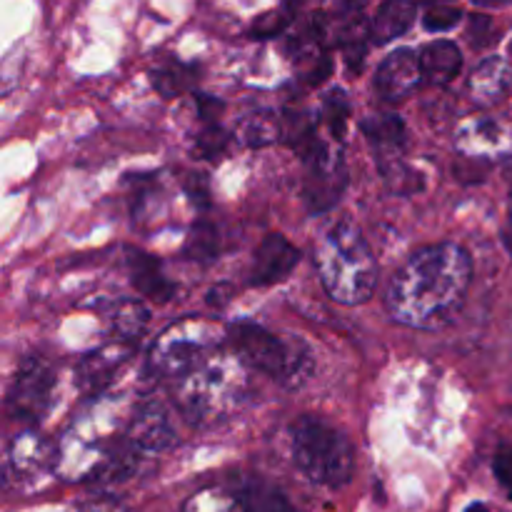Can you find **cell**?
Segmentation results:
<instances>
[{"instance_id":"obj_1","label":"cell","mask_w":512,"mask_h":512,"mask_svg":"<svg viewBox=\"0 0 512 512\" xmlns=\"http://www.w3.org/2000/svg\"><path fill=\"white\" fill-rule=\"evenodd\" d=\"M473 263L455 243H438L410 255L388 285V310L415 330H440L465 305Z\"/></svg>"},{"instance_id":"obj_2","label":"cell","mask_w":512,"mask_h":512,"mask_svg":"<svg viewBox=\"0 0 512 512\" xmlns=\"http://www.w3.org/2000/svg\"><path fill=\"white\" fill-rule=\"evenodd\" d=\"M133 408L125 395H93L60 438L55 475L68 483L128 478L140 455L128 438Z\"/></svg>"},{"instance_id":"obj_3","label":"cell","mask_w":512,"mask_h":512,"mask_svg":"<svg viewBox=\"0 0 512 512\" xmlns=\"http://www.w3.org/2000/svg\"><path fill=\"white\" fill-rule=\"evenodd\" d=\"M250 393L248 363L238 353H210L178 378L175 405L195 428H213L233 418Z\"/></svg>"},{"instance_id":"obj_4","label":"cell","mask_w":512,"mask_h":512,"mask_svg":"<svg viewBox=\"0 0 512 512\" xmlns=\"http://www.w3.org/2000/svg\"><path fill=\"white\" fill-rule=\"evenodd\" d=\"M320 280L333 300L343 305L368 303L378 285V260L353 220H340L315 248Z\"/></svg>"},{"instance_id":"obj_5","label":"cell","mask_w":512,"mask_h":512,"mask_svg":"<svg viewBox=\"0 0 512 512\" xmlns=\"http://www.w3.org/2000/svg\"><path fill=\"white\" fill-rule=\"evenodd\" d=\"M293 460L310 483L325 488H343L355 470V450L348 435L313 415L295 423Z\"/></svg>"},{"instance_id":"obj_6","label":"cell","mask_w":512,"mask_h":512,"mask_svg":"<svg viewBox=\"0 0 512 512\" xmlns=\"http://www.w3.org/2000/svg\"><path fill=\"white\" fill-rule=\"evenodd\" d=\"M235 353L248 368L263 370L285 388H300L310 380L315 368L313 350L298 338H278L255 323H238L228 330Z\"/></svg>"},{"instance_id":"obj_7","label":"cell","mask_w":512,"mask_h":512,"mask_svg":"<svg viewBox=\"0 0 512 512\" xmlns=\"http://www.w3.org/2000/svg\"><path fill=\"white\" fill-rule=\"evenodd\" d=\"M228 338L223 325L205 318H185L168 325L155 338L148 353L150 373L158 378H183L188 370L203 363Z\"/></svg>"},{"instance_id":"obj_8","label":"cell","mask_w":512,"mask_h":512,"mask_svg":"<svg viewBox=\"0 0 512 512\" xmlns=\"http://www.w3.org/2000/svg\"><path fill=\"white\" fill-rule=\"evenodd\" d=\"M305 165H308V178H305V200L313 210H328L340 200L345 190V160L343 150L325 145L323 140L313 138L300 148Z\"/></svg>"},{"instance_id":"obj_9","label":"cell","mask_w":512,"mask_h":512,"mask_svg":"<svg viewBox=\"0 0 512 512\" xmlns=\"http://www.w3.org/2000/svg\"><path fill=\"white\" fill-rule=\"evenodd\" d=\"M55 390V370L45 358L30 355L18 365L8 388V410L13 418L38 423L45 418Z\"/></svg>"},{"instance_id":"obj_10","label":"cell","mask_w":512,"mask_h":512,"mask_svg":"<svg viewBox=\"0 0 512 512\" xmlns=\"http://www.w3.org/2000/svg\"><path fill=\"white\" fill-rule=\"evenodd\" d=\"M128 438L140 453H163L175 445L178 430H175L168 408L160 400L148 398L135 403L133 415H130Z\"/></svg>"},{"instance_id":"obj_11","label":"cell","mask_w":512,"mask_h":512,"mask_svg":"<svg viewBox=\"0 0 512 512\" xmlns=\"http://www.w3.org/2000/svg\"><path fill=\"white\" fill-rule=\"evenodd\" d=\"M130 355H133V343H125V340H115V343H108L88 353L80 360L78 373H75L78 375L75 378L78 388L88 393L90 398L105 393V388L113 383L115 373L130 360Z\"/></svg>"},{"instance_id":"obj_12","label":"cell","mask_w":512,"mask_h":512,"mask_svg":"<svg viewBox=\"0 0 512 512\" xmlns=\"http://www.w3.org/2000/svg\"><path fill=\"white\" fill-rule=\"evenodd\" d=\"M58 445L50 443L38 430L18 433L8 445V468L18 480H33L38 475L55 470Z\"/></svg>"},{"instance_id":"obj_13","label":"cell","mask_w":512,"mask_h":512,"mask_svg":"<svg viewBox=\"0 0 512 512\" xmlns=\"http://www.w3.org/2000/svg\"><path fill=\"white\" fill-rule=\"evenodd\" d=\"M423 78L425 75L420 55L403 48L390 53L388 58L380 63L378 75H375V88L383 95V100H388V103H400V100H405L415 88H418Z\"/></svg>"},{"instance_id":"obj_14","label":"cell","mask_w":512,"mask_h":512,"mask_svg":"<svg viewBox=\"0 0 512 512\" xmlns=\"http://www.w3.org/2000/svg\"><path fill=\"white\" fill-rule=\"evenodd\" d=\"M300 253L290 240L283 235L270 233L263 243L258 245V253L253 260V283L255 285H273L288 278L298 265Z\"/></svg>"},{"instance_id":"obj_15","label":"cell","mask_w":512,"mask_h":512,"mask_svg":"<svg viewBox=\"0 0 512 512\" xmlns=\"http://www.w3.org/2000/svg\"><path fill=\"white\" fill-rule=\"evenodd\" d=\"M512 88V65L503 58H485L468 80V93L480 108L498 105Z\"/></svg>"},{"instance_id":"obj_16","label":"cell","mask_w":512,"mask_h":512,"mask_svg":"<svg viewBox=\"0 0 512 512\" xmlns=\"http://www.w3.org/2000/svg\"><path fill=\"white\" fill-rule=\"evenodd\" d=\"M363 133L373 145L378 163L403 158L405 153V125L398 115H370L363 120Z\"/></svg>"},{"instance_id":"obj_17","label":"cell","mask_w":512,"mask_h":512,"mask_svg":"<svg viewBox=\"0 0 512 512\" xmlns=\"http://www.w3.org/2000/svg\"><path fill=\"white\" fill-rule=\"evenodd\" d=\"M508 135L498 120H468L458 130V150L468 158H490L488 153H498L508 145Z\"/></svg>"},{"instance_id":"obj_18","label":"cell","mask_w":512,"mask_h":512,"mask_svg":"<svg viewBox=\"0 0 512 512\" xmlns=\"http://www.w3.org/2000/svg\"><path fill=\"white\" fill-rule=\"evenodd\" d=\"M423 75L433 85H450L463 70V55L450 40H435L420 53Z\"/></svg>"},{"instance_id":"obj_19","label":"cell","mask_w":512,"mask_h":512,"mask_svg":"<svg viewBox=\"0 0 512 512\" xmlns=\"http://www.w3.org/2000/svg\"><path fill=\"white\" fill-rule=\"evenodd\" d=\"M128 268H130V280L138 288L140 295L150 300H158V303H165L173 295V283L163 275L160 265L155 263L150 255L138 253V250H130L128 255Z\"/></svg>"},{"instance_id":"obj_20","label":"cell","mask_w":512,"mask_h":512,"mask_svg":"<svg viewBox=\"0 0 512 512\" xmlns=\"http://www.w3.org/2000/svg\"><path fill=\"white\" fill-rule=\"evenodd\" d=\"M418 15L415 0H383L373 20V40L375 43H390L410 30Z\"/></svg>"},{"instance_id":"obj_21","label":"cell","mask_w":512,"mask_h":512,"mask_svg":"<svg viewBox=\"0 0 512 512\" xmlns=\"http://www.w3.org/2000/svg\"><path fill=\"white\" fill-rule=\"evenodd\" d=\"M235 495L245 512H293L288 495L265 478H245Z\"/></svg>"},{"instance_id":"obj_22","label":"cell","mask_w":512,"mask_h":512,"mask_svg":"<svg viewBox=\"0 0 512 512\" xmlns=\"http://www.w3.org/2000/svg\"><path fill=\"white\" fill-rule=\"evenodd\" d=\"M110 328L118 335V340H125V343H133L138 335H143L145 325H148L150 313L140 300H120L110 308L108 313Z\"/></svg>"},{"instance_id":"obj_23","label":"cell","mask_w":512,"mask_h":512,"mask_svg":"<svg viewBox=\"0 0 512 512\" xmlns=\"http://www.w3.org/2000/svg\"><path fill=\"white\" fill-rule=\"evenodd\" d=\"M235 135L248 148H265L283 135V123L268 110H260V113H250L248 118L240 120Z\"/></svg>"},{"instance_id":"obj_24","label":"cell","mask_w":512,"mask_h":512,"mask_svg":"<svg viewBox=\"0 0 512 512\" xmlns=\"http://www.w3.org/2000/svg\"><path fill=\"white\" fill-rule=\"evenodd\" d=\"M198 80V70L190 68V65L183 63H173V65H163L153 73V85L160 95L165 98H175V95L185 93L190 90Z\"/></svg>"},{"instance_id":"obj_25","label":"cell","mask_w":512,"mask_h":512,"mask_svg":"<svg viewBox=\"0 0 512 512\" xmlns=\"http://www.w3.org/2000/svg\"><path fill=\"white\" fill-rule=\"evenodd\" d=\"M180 512H245L238 495L223 488H203L185 500Z\"/></svg>"},{"instance_id":"obj_26","label":"cell","mask_w":512,"mask_h":512,"mask_svg":"<svg viewBox=\"0 0 512 512\" xmlns=\"http://www.w3.org/2000/svg\"><path fill=\"white\" fill-rule=\"evenodd\" d=\"M378 168H380V175H383L385 185H388L390 190H395V193L410 195V193H418V190L423 188V178H420V173H415L410 165H405L403 158L388 160V163H378Z\"/></svg>"},{"instance_id":"obj_27","label":"cell","mask_w":512,"mask_h":512,"mask_svg":"<svg viewBox=\"0 0 512 512\" xmlns=\"http://www.w3.org/2000/svg\"><path fill=\"white\" fill-rule=\"evenodd\" d=\"M185 250H188V258L195 260V263H210L220 250V240L213 225L208 223L195 225V228L190 230L188 248Z\"/></svg>"},{"instance_id":"obj_28","label":"cell","mask_w":512,"mask_h":512,"mask_svg":"<svg viewBox=\"0 0 512 512\" xmlns=\"http://www.w3.org/2000/svg\"><path fill=\"white\" fill-rule=\"evenodd\" d=\"M323 115H325V125L333 130V138H343L345 123H348L350 118V105L343 90H333V93L325 98Z\"/></svg>"},{"instance_id":"obj_29","label":"cell","mask_w":512,"mask_h":512,"mask_svg":"<svg viewBox=\"0 0 512 512\" xmlns=\"http://www.w3.org/2000/svg\"><path fill=\"white\" fill-rule=\"evenodd\" d=\"M225 148H228V133H225L220 125L205 123V128L200 130L198 135V153L203 155V158H215V155L223 153Z\"/></svg>"},{"instance_id":"obj_30","label":"cell","mask_w":512,"mask_h":512,"mask_svg":"<svg viewBox=\"0 0 512 512\" xmlns=\"http://www.w3.org/2000/svg\"><path fill=\"white\" fill-rule=\"evenodd\" d=\"M288 23H290L288 10H270V13L260 15V18L255 20L250 33H253L255 38H275V35H280L285 28H288Z\"/></svg>"},{"instance_id":"obj_31","label":"cell","mask_w":512,"mask_h":512,"mask_svg":"<svg viewBox=\"0 0 512 512\" xmlns=\"http://www.w3.org/2000/svg\"><path fill=\"white\" fill-rule=\"evenodd\" d=\"M463 13L458 8H448V5H435L428 13L423 15L425 28L433 30V33H440V30H450L460 23Z\"/></svg>"},{"instance_id":"obj_32","label":"cell","mask_w":512,"mask_h":512,"mask_svg":"<svg viewBox=\"0 0 512 512\" xmlns=\"http://www.w3.org/2000/svg\"><path fill=\"white\" fill-rule=\"evenodd\" d=\"M493 473L495 478H498L500 488H503L505 495L512 500V445H503V448L495 453Z\"/></svg>"},{"instance_id":"obj_33","label":"cell","mask_w":512,"mask_h":512,"mask_svg":"<svg viewBox=\"0 0 512 512\" xmlns=\"http://www.w3.org/2000/svg\"><path fill=\"white\" fill-rule=\"evenodd\" d=\"M185 190H188L190 200H193L195 205H208V178H205L203 173H190V178L185 180Z\"/></svg>"},{"instance_id":"obj_34","label":"cell","mask_w":512,"mask_h":512,"mask_svg":"<svg viewBox=\"0 0 512 512\" xmlns=\"http://www.w3.org/2000/svg\"><path fill=\"white\" fill-rule=\"evenodd\" d=\"M78 512H125V508H123V503H118L115 498H98V500H90V503H85Z\"/></svg>"},{"instance_id":"obj_35","label":"cell","mask_w":512,"mask_h":512,"mask_svg":"<svg viewBox=\"0 0 512 512\" xmlns=\"http://www.w3.org/2000/svg\"><path fill=\"white\" fill-rule=\"evenodd\" d=\"M345 3V10H363V5L368 3V0H343Z\"/></svg>"},{"instance_id":"obj_36","label":"cell","mask_w":512,"mask_h":512,"mask_svg":"<svg viewBox=\"0 0 512 512\" xmlns=\"http://www.w3.org/2000/svg\"><path fill=\"white\" fill-rule=\"evenodd\" d=\"M465 512H493L488 508V505H483V503H473V505H468V508H465Z\"/></svg>"},{"instance_id":"obj_37","label":"cell","mask_w":512,"mask_h":512,"mask_svg":"<svg viewBox=\"0 0 512 512\" xmlns=\"http://www.w3.org/2000/svg\"><path fill=\"white\" fill-rule=\"evenodd\" d=\"M510 60H512V43H510Z\"/></svg>"}]
</instances>
